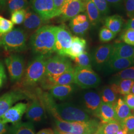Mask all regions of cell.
Returning <instances> with one entry per match:
<instances>
[{
  "instance_id": "8d00e7d4",
  "label": "cell",
  "mask_w": 134,
  "mask_h": 134,
  "mask_svg": "<svg viewBox=\"0 0 134 134\" xmlns=\"http://www.w3.org/2000/svg\"><path fill=\"white\" fill-rule=\"evenodd\" d=\"M120 40L123 41V43L134 46V30L131 29L124 30L121 34Z\"/></svg>"
},
{
  "instance_id": "e575fe53",
  "label": "cell",
  "mask_w": 134,
  "mask_h": 134,
  "mask_svg": "<svg viewBox=\"0 0 134 134\" xmlns=\"http://www.w3.org/2000/svg\"><path fill=\"white\" fill-rule=\"evenodd\" d=\"M14 29V24L0 14V35L2 36Z\"/></svg>"
},
{
  "instance_id": "9c48e42d",
  "label": "cell",
  "mask_w": 134,
  "mask_h": 134,
  "mask_svg": "<svg viewBox=\"0 0 134 134\" xmlns=\"http://www.w3.org/2000/svg\"><path fill=\"white\" fill-rule=\"evenodd\" d=\"M32 96L21 89H15L0 97V118L17 102L31 98Z\"/></svg>"
},
{
  "instance_id": "5b68a950",
  "label": "cell",
  "mask_w": 134,
  "mask_h": 134,
  "mask_svg": "<svg viewBox=\"0 0 134 134\" xmlns=\"http://www.w3.org/2000/svg\"><path fill=\"white\" fill-rule=\"evenodd\" d=\"M27 35L20 28L13 29L2 36V46L8 52H19L26 48Z\"/></svg>"
},
{
  "instance_id": "f35d334b",
  "label": "cell",
  "mask_w": 134,
  "mask_h": 134,
  "mask_svg": "<svg viewBox=\"0 0 134 134\" xmlns=\"http://www.w3.org/2000/svg\"><path fill=\"white\" fill-rule=\"evenodd\" d=\"M101 15H105L109 13L108 4L106 0H91Z\"/></svg>"
},
{
  "instance_id": "9a60e30c",
  "label": "cell",
  "mask_w": 134,
  "mask_h": 134,
  "mask_svg": "<svg viewBox=\"0 0 134 134\" xmlns=\"http://www.w3.org/2000/svg\"><path fill=\"white\" fill-rule=\"evenodd\" d=\"M74 83H75L74 69L57 77H45L41 82L42 86L48 89L56 85H70Z\"/></svg>"
},
{
  "instance_id": "f1b7e54d",
  "label": "cell",
  "mask_w": 134,
  "mask_h": 134,
  "mask_svg": "<svg viewBox=\"0 0 134 134\" xmlns=\"http://www.w3.org/2000/svg\"><path fill=\"white\" fill-rule=\"evenodd\" d=\"M118 94L115 92L110 86L103 87L101 92L100 97L102 102L113 106L115 105L117 99Z\"/></svg>"
},
{
  "instance_id": "bcb514c9",
  "label": "cell",
  "mask_w": 134,
  "mask_h": 134,
  "mask_svg": "<svg viewBox=\"0 0 134 134\" xmlns=\"http://www.w3.org/2000/svg\"><path fill=\"white\" fill-rule=\"evenodd\" d=\"M124 30L131 29L134 30V17L130 18L125 25Z\"/></svg>"
},
{
  "instance_id": "52a82bcc",
  "label": "cell",
  "mask_w": 134,
  "mask_h": 134,
  "mask_svg": "<svg viewBox=\"0 0 134 134\" xmlns=\"http://www.w3.org/2000/svg\"><path fill=\"white\" fill-rule=\"evenodd\" d=\"M75 83L83 89L96 87L100 83V77L90 68H74Z\"/></svg>"
},
{
  "instance_id": "db71d44e",
  "label": "cell",
  "mask_w": 134,
  "mask_h": 134,
  "mask_svg": "<svg viewBox=\"0 0 134 134\" xmlns=\"http://www.w3.org/2000/svg\"><path fill=\"white\" fill-rule=\"evenodd\" d=\"M54 134H60V133H59V132H58V131L57 129H56L54 131Z\"/></svg>"
},
{
  "instance_id": "ee69618b",
  "label": "cell",
  "mask_w": 134,
  "mask_h": 134,
  "mask_svg": "<svg viewBox=\"0 0 134 134\" xmlns=\"http://www.w3.org/2000/svg\"><path fill=\"white\" fill-rule=\"evenodd\" d=\"M55 10L58 14V16L61 14L63 6L65 3V0H53Z\"/></svg>"
},
{
  "instance_id": "3957f363",
  "label": "cell",
  "mask_w": 134,
  "mask_h": 134,
  "mask_svg": "<svg viewBox=\"0 0 134 134\" xmlns=\"http://www.w3.org/2000/svg\"><path fill=\"white\" fill-rule=\"evenodd\" d=\"M47 58L37 55L29 63L23 77V86L30 87L42 82L46 77L45 62Z\"/></svg>"
},
{
  "instance_id": "1f68e13d",
  "label": "cell",
  "mask_w": 134,
  "mask_h": 134,
  "mask_svg": "<svg viewBox=\"0 0 134 134\" xmlns=\"http://www.w3.org/2000/svg\"><path fill=\"white\" fill-rule=\"evenodd\" d=\"M123 80L134 81V66L128 68L116 73L110 80V83H113Z\"/></svg>"
},
{
  "instance_id": "4fadbf2b",
  "label": "cell",
  "mask_w": 134,
  "mask_h": 134,
  "mask_svg": "<svg viewBox=\"0 0 134 134\" xmlns=\"http://www.w3.org/2000/svg\"><path fill=\"white\" fill-rule=\"evenodd\" d=\"M112 51V45L103 44L95 49L91 55L92 64L98 70L104 67L109 60Z\"/></svg>"
},
{
  "instance_id": "44dd1931",
  "label": "cell",
  "mask_w": 134,
  "mask_h": 134,
  "mask_svg": "<svg viewBox=\"0 0 134 134\" xmlns=\"http://www.w3.org/2000/svg\"><path fill=\"white\" fill-rule=\"evenodd\" d=\"M111 57L134 59V46L123 42H117L112 45Z\"/></svg>"
},
{
  "instance_id": "9f6ffc18",
  "label": "cell",
  "mask_w": 134,
  "mask_h": 134,
  "mask_svg": "<svg viewBox=\"0 0 134 134\" xmlns=\"http://www.w3.org/2000/svg\"><path fill=\"white\" fill-rule=\"evenodd\" d=\"M81 1H83V2H85V3H86V1H88V0H81Z\"/></svg>"
},
{
  "instance_id": "e0dca14e",
  "label": "cell",
  "mask_w": 134,
  "mask_h": 134,
  "mask_svg": "<svg viewBox=\"0 0 134 134\" xmlns=\"http://www.w3.org/2000/svg\"><path fill=\"white\" fill-rule=\"evenodd\" d=\"M91 23L86 13L78 14L70 20L69 26L72 32L77 35L82 36L87 31Z\"/></svg>"
},
{
  "instance_id": "d590c367",
  "label": "cell",
  "mask_w": 134,
  "mask_h": 134,
  "mask_svg": "<svg viewBox=\"0 0 134 134\" xmlns=\"http://www.w3.org/2000/svg\"><path fill=\"white\" fill-rule=\"evenodd\" d=\"M116 34L111 31L105 26L101 29L99 33V38L101 42L106 43L109 42L115 38Z\"/></svg>"
},
{
  "instance_id": "cb8c5ba5",
  "label": "cell",
  "mask_w": 134,
  "mask_h": 134,
  "mask_svg": "<svg viewBox=\"0 0 134 134\" xmlns=\"http://www.w3.org/2000/svg\"><path fill=\"white\" fill-rule=\"evenodd\" d=\"M116 121L122 124L127 117L132 115L131 111L125 103L124 99L120 97L118 99L114 107Z\"/></svg>"
},
{
  "instance_id": "7402d4cb",
  "label": "cell",
  "mask_w": 134,
  "mask_h": 134,
  "mask_svg": "<svg viewBox=\"0 0 134 134\" xmlns=\"http://www.w3.org/2000/svg\"><path fill=\"white\" fill-rule=\"evenodd\" d=\"M94 116L101 120V123H105L112 121H116L113 106L103 102H101L100 105Z\"/></svg>"
},
{
  "instance_id": "816d5d0a",
  "label": "cell",
  "mask_w": 134,
  "mask_h": 134,
  "mask_svg": "<svg viewBox=\"0 0 134 134\" xmlns=\"http://www.w3.org/2000/svg\"><path fill=\"white\" fill-rule=\"evenodd\" d=\"M57 130L58 131V132H59V133H60V134H72V133H67V132H62V131H59V130H58V129Z\"/></svg>"
},
{
  "instance_id": "f6af8a7d",
  "label": "cell",
  "mask_w": 134,
  "mask_h": 134,
  "mask_svg": "<svg viewBox=\"0 0 134 134\" xmlns=\"http://www.w3.org/2000/svg\"><path fill=\"white\" fill-rule=\"evenodd\" d=\"M108 4L114 7H119L123 4V0H106Z\"/></svg>"
},
{
  "instance_id": "7a4b0ae2",
  "label": "cell",
  "mask_w": 134,
  "mask_h": 134,
  "mask_svg": "<svg viewBox=\"0 0 134 134\" xmlns=\"http://www.w3.org/2000/svg\"><path fill=\"white\" fill-rule=\"evenodd\" d=\"M55 120L66 122L85 121L90 119V116L86 111L70 103L57 104L53 98L49 99L46 106Z\"/></svg>"
},
{
  "instance_id": "f546056e",
  "label": "cell",
  "mask_w": 134,
  "mask_h": 134,
  "mask_svg": "<svg viewBox=\"0 0 134 134\" xmlns=\"http://www.w3.org/2000/svg\"><path fill=\"white\" fill-rule=\"evenodd\" d=\"M10 134H35L34 125L30 122H19L14 124Z\"/></svg>"
},
{
  "instance_id": "ffe728a7",
  "label": "cell",
  "mask_w": 134,
  "mask_h": 134,
  "mask_svg": "<svg viewBox=\"0 0 134 134\" xmlns=\"http://www.w3.org/2000/svg\"><path fill=\"white\" fill-rule=\"evenodd\" d=\"M134 66V59L110 57L104 68L106 72H120Z\"/></svg>"
},
{
  "instance_id": "f5cc1de1",
  "label": "cell",
  "mask_w": 134,
  "mask_h": 134,
  "mask_svg": "<svg viewBox=\"0 0 134 134\" xmlns=\"http://www.w3.org/2000/svg\"><path fill=\"white\" fill-rule=\"evenodd\" d=\"M130 93H131L134 94V83H133L132 86V88H131V90Z\"/></svg>"
},
{
  "instance_id": "f907efd6",
  "label": "cell",
  "mask_w": 134,
  "mask_h": 134,
  "mask_svg": "<svg viewBox=\"0 0 134 134\" xmlns=\"http://www.w3.org/2000/svg\"><path fill=\"white\" fill-rule=\"evenodd\" d=\"M8 0H0V9L2 10L4 8L5 5L6 4Z\"/></svg>"
},
{
  "instance_id": "ba28073f",
  "label": "cell",
  "mask_w": 134,
  "mask_h": 134,
  "mask_svg": "<svg viewBox=\"0 0 134 134\" xmlns=\"http://www.w3.org/2000/svg\"><path fill=\"white\" fill-rule=\"evenodd\" d=\"M55 52L66 57V53L72 45L73 36L65 24L55 26Z\"/></svg>"
},
{
  "instance_id": "11a10c76",
  "label": "cell",
  "mask_w": 134,
  "mask_h": 134,
  "mask_svg": "<svg viewBox=\"0 0 134 134\" xmlns=\"http://www.w3.org/2000/svg\"><path fill=\"white\" fill-rule=\"evenodd\" d=\"M2 45V36L0 35V46Z\"/></svg>"
},
{
  "instance_id": "83f0119b",
  "label": "cell",
  "mask_w": 134,
  "mask_h": 134,
  "mask_svg": "<svg viewBox=\"0 0 134 134\" xmlns=\"http://www.w3.org/2000/svg\"><path fill=\"white\" fill-rule=\"evenodd\" d=\"M134 83V81L131 80H123L111 83L110 86L118 94L125 96L130 93Z\"/></svg>"
},
{
  "instance_id": "2e32d148",
  "label": "cell",
  "mask_w": 134,
  "mask_h": 134,
  "mask_svg": "<svg viewBox=\"0 0 134 134\" xmlns=\"http://www.w3.org/2000/svg\"><path fill=\"white\" fill-rule=\"evenodd\" d=\"M25 10V19L23 24L24 29L29 31L36 30L46 23L47 21L36 13L32 8L29 7Z\"/></svg>"
},
{
  "instance_id": "680465c9",
  "label": "cell",
  "mask_w": 134,
  "mask_h": 134,
  "mask_svg": "<svg viewBox=\"0 0 134 134\" xmlns=\"http://www.w3.org/2000/svg\"><path fill=\"white\" fill-rule=\"evenodd\" d=\"M133 113H134V110H133Z\"/></svg>"
},
{
  "instance_id": "6f0895ef",
  "label": "cell",
  "mask_w": 134,
  "mask_h": 134,
  "mask_svg": "<svg viewBox=\"0 0 134 134\" xmlns=\"http://www.w3.org/2000/svg\"><path fill=\"white\" fill-rule=\"evenodd\" d=\"M134 134V132H133V133H130V134Z\"/></svg>"
},
{
  "instance_id": "b9f144b4",
  "label": "cell",
  "mask_w": 134,
  "mask_h": 134,
  "mask_svg": "<svg viewBox=\"0 0 134 134\" xmlns=\"http://www.w3.org/2000/svg\"><path fill=\"white\" fill-rule=\"evenodd\" d=\"M7 80V75L5 66L2 61H0V90L5 84Z\"/></svg>"
},
{
  "instance_id": "91938a15",
  "label": "cell",
  "mask_w": 134,
  "mask_h": 134,
  "mask_svg": "<svg viewBox=\"0 0 134 134\" xmlns=\"http://www.w3.org/2000/svg\"><path fill=\"white\" fill-rule=\"evenodd\" d=\"M54 134V133H53V134Z\"/></svg>"
},
{
  "instance_id": "6125c7cd",
  "label": "cell",
  "mask_w": 134,
  "mask_h": 134,
  "mask_svg": "<svg viewBox=\"0 0 134 134\" xmlns=\"http://www.w3.org/2000/svg\"><path fill=\"white\" fill-rule=\"evenodd\" d=\"M65 1H68V0H65Z\"/></svg>"
},
{
  "instance_id": "603a6c76",
  "label": "cell",
  "mask_w": 134,
  "mask_h": 134,
  "mask_svg": "<svg viewBox=\"0 0 134 134\" xmlns=\"http://www.w3.org/2000/svg\"><path fill=\"white\" fill-rule=\"evenodd\" d=\"M86 47V40L77 36H73L71 47L68 50L66 57L74 60L85 51Z\"/></svg>"
},
{
  "instance_id": "60d3db41",
  "label": "cell",
  "mask_w": 134,
  "mask_h": 134,
  "mask_svg": "<svg viewBox=\"0 0 134 134\" xmlns=\"http://www.w3.org/2000/svg\"><path fill=\"white\" fill-rule=\"evenodd\" d=\"M125 9L128 16L130 18L134 17V0H123Z\"/></svg>"
},
{
  "instance_id": "277c9868",
  "label": "cell",
  "mask_w": 134,
  "mask_h": 134,
  "mask_svg": "<svg viewBox=\"0 0 134 134\" xmlns=\"http://www.w3.org/2000/svg\"><path fill=\"white\" fill-rule=\"evenodd\" d=\"M55 121L58 130L73 134H95L100 124L98 120L91 119L72 122L55 119Z\"/></svg>"
},
{
  "instance_id": "8fae6325",
  "label": "cell",
  "mask_w": 134,
  "mask_h": 134,
  "mask_svg": "<svg viewBox=\"0 0 134 134\" xmlns=\"http://www.w3.org/2000/svg\"><path fill=\"white\" fill-rule=\"evenodd\" d=\"M86 11V3L81 0L65 1L63 6L59 20L65 22L71 20L80 13Z\"/></svg>"
},
{
  "instance_id": "7dc6e473",
  "label": "cell",
  "mask_w": 134,
  "mask_h": 134,
  "mask_svg": "<svg viewBox=\"0 0 134 134\" xmlns=\"http://www.w3.org/2000/svg\"><path fill=\"white\" fill-rule=\"evenodd\" d=\"M8 131L7 124L3 123L0 122V134H5Z\"/></svg>"
},
{
  "instance_id": "74e56055",
  "label": "cell",
  "mask_w": 134,
  "mask_h": 134,
  "mask_svg": "<svg viewBox=\"0 0 134 134\" xmlns=\"http://www.w3.org/2000/svg\"><path fill=\"white\" fill-rule=\"evenodd\" d=\"M26 10H20L15 11L11 14V21L14 24H23L24 21Z\"/></svg>"
},
{
  "instance_id": "681fc988",
  "label": "cell",
  "mask_w": 134,
  "mask_h": 134,
  "mask_svg": "<svg viewBox=\"0 0 134 134\" xmlns=\"http://www.w3.org/2000/svg\"><path fill=\"white\" fill-rule=\"evenodd\" d=\"M116 134H128V132L124 127H122Z\"/></svg>"
},
{
  "instance_id": "ab89813d",
  "label": "cell",
  "mask_w": 134,
  "mask_h": 134,
  "mask_svg": "<svg viewBox=\"0 0 134 134\" xmlns=\"http://www.w3.org/2000/svg\"><path fill=\"white\" fill-rule=\"evenodd\" d=\"M121 125L124 127L128 134L134 132V115H130L127 117Z\"/></svg>"
},
{
  "instance_id": "d4e9b609",
  "label": "cell",
  "mask_w": 134,
  "mask_h": 134,
  "mask_svg": "<svg viewBox=\"0 0 134 134\" xmlns=\"http://www.w3.org/2000/svg\"><path fill=\"white\" fill-rule=\"evenodd\" d=\"M50 95L60 100L65 99L71 95L73 91V87L70 85H56L49 89Z\"/></svg>"
},
{
  "instance_id": "836d02e7",
  "label": "cell",
  "mask_w": 134,
  "mask_h": 134,
  "mask_svg": "<svg viewBox=\"0 0 134 134\" xmlns=\"http://www.w3.org/2000/svg\"><path fill=\"white\" fill-rule=\"evenodd\" d=\"M77 67L82 68L92 69V60L91 55L86 51H85L78 57L74 60Z\"/></svg>"
},
{
  "instance_id": "7c38bea8",
  "label": "cell",
  "mask_w": 134,
  "mask_h": 134,
  "mask_svg": "<svg viewBox=\"0 0 134 134\" xmlns=\"http://www.w3.org/2000/svg\"><path fill=\"white\" fill-rule=\"evenodd\" d=\"M31 8L46 21L58 16L53 0H32Z\"/></svg>"
},
{
  "instance_id": "5bb4252c",
  "label": "cell",
  "mask_w": 134,
  "mask_h": 134,
  "mask_svg": "<svg viewBox=\"0 0 134 134\" xmlns=\"http://www.w3.org/2000/svg\"><path fill=\"white\" fill-rule=\"evenodd\" d=\"M28 106V104L24 102L16 103L0 118V122L5 124L11 123L13 124L19 123L23 116L26 112Z\"/></svg>"
},
{
  "instance_id": "4316f807",
  "label": "cell",
  "mask_w": 134,
  "mask_h": 134,
  "mask_svg": "<svg viewBox=\"0 0 134 134\" xmlns=\"http://www.w3.org/2000/svg\"><path fill=\"white\" fill-rule=\"evenodd\" d=\"M86 11L87 18L92 25H96L100 21L101 14L91 0L86 2Z\"/></svg>"
},
{
  "instance_id": "7bdbcfd3",
  "label": "cell",
  "mask_w": 134,
  "mask_h": 134,
  "mask_svg": "<svg viewBox=\"0 0 134 134\" xmlns=\"http://www.w3.org/2000/svg\"><path fill=\"white\" fill-rule=\"evenodd\" d=\"M124 100L130 109L134 110V94L131 93L127 94L124 97Z\"/></svg>"
},
{
  "instance_id": "d6a6232c",
  "label": "cell",
  "mask_w": 134,
  "mask_h": 134,
  "mask_svg": "<svg viewBox=\"0 0 134 134\" xmlns=\"http://www.w3.org/2000/svg\"><path fill=\"white\" fill-rule=\"evenodd\" d=\"M29 7L27 0H8L5 7L10 14L16 10H25Z\"/></svg>"
},
{
  "instance_id": "8992f818",
  "label": "cell",
  "mask_w": 134,
  "mask_h": 134,
  "mask_svg": "<svg viewBox=\"0 0 134 134\" xmlns=\"http://www.w3.org/2000/svg\"><path fill=\"white\" fill-rule=\"evenodd\" d=\"M45 67L46 77H57L74 69L72 63L67 57L58 54L46 59Z\"/></svg>"
},
{
  "instance_id": "94428289",
  "label": "cell",
  "mask_w": 134,
  "mask_h": 134,
  "mask_svg": "<svg viewBox=\"0 0 134 134\" xmlns=\"http://www.w3.org/2000/svg\"><path fill=\"white\" fill-rule=\"evenodd\" d=\"M96 134V133H95V134Z\"/></svg>"
},
{
  "instance_id": "30bf717a",
  "label": "cell",
  "mask_w": 134,
  "mask_h": 134,
  "mask_svg": "<svg viewBox=\"0 0 134 134\" xmlns=\"http://www.w3.org/2000/svg\"><path fill=\"white\" fill-rule=\"evenodd\" d=\"M5 62L11 81H19L25 72L23 57L18 54H12L5 58Z\"/></svg>"
},
{
  "instance_id": "484cf974",
  "label": "cell",
  "mask_w": 134,
  "mask_h": 134,
  "mask_svg": "<svg viewBox=\"0 0 134 134\" xmlns=\"http://www.w3.org/2000/svg\"><path fill=\"white\" fill-rule=\"evenodd\" d=\"M124 24V19L119 15L109 16L104 19L105 27L116 34L122 30Z\"/></svg>"
},
{
  "instance_id": "d6986e66",
  "label": "cell",
  "mask_w": 134,
  "mask_h": 134,
  "mask_svg": "<svg viewBox=\"0 0 134 134\" xmlns=\"http://www.w3.org/2000/svg\"><path fill=\"white\" fill-rule=\"evenodd\" d=\"M26 118L33 122H38L42 120L45 114L43 104L40 100L34 97L30 104L28 106L26 111Z\"/></svg>"
},
{
  "instance_id": "4dcf8cb0",
  "label": "cell",
  "mask_w": 134,
  "mask_h": 134,
  "mask_svg": "<svg viewBox=\"0 0 134 134\" xmlns=\"http://www.w3.org/2000/svg\"><path fill=\"white\" fill-rule=\"evenodd\" d=\"M122 128L121 125L116 121H112L105 123H101L96 133L97 134H116Z\"/></svg>"
},
{
  "instance_id": "ac0fdd59",
  "label": "cell",
  "mask_w": 134,
  "mask_h": 134,
  "mask_svg": "<svg viewBox=\"0 0 134 134\" xmlns=\"http://www.w3.org/2000/svg\"><path fill=\"white\" fill-rule=\"evenodd\" d=\"M82 102L86 112L95 115L102 101L99 94L95 91H90L83 94Z\"/></svg>"
},
{
  "instance_id": "c3c4849f",
  "label": "cell",
  "mask_w": 134,
  "mask_h": 134,
  "mask_svg": "<svg viewBox=\"0 0 134 134\" xmlns=\"http://www.w3.org/2000/svg\"><path fill=\"white\" fill-rule=\"evenodd\" d=\"M54 133V131L50 128L44 129L39 131L36 134H52Z\"/></svg>"
},
{
  "instance_id": "6da1fadb",
  "label": "cell",
  "mask_w": 134,
  "mask_h": 134,
  "mask_svg": "<svg viewBox=\"0 0 134 134\" xmlns=\"http://www.w3.org/2000/svg\"><path fill=\"white\" fill-rule=\"evenodd\" d=\"M55 26L44 25L37 29L30 37L33 52L45 57H49L55 52Z\"/></svg>"
}]
</instances>
